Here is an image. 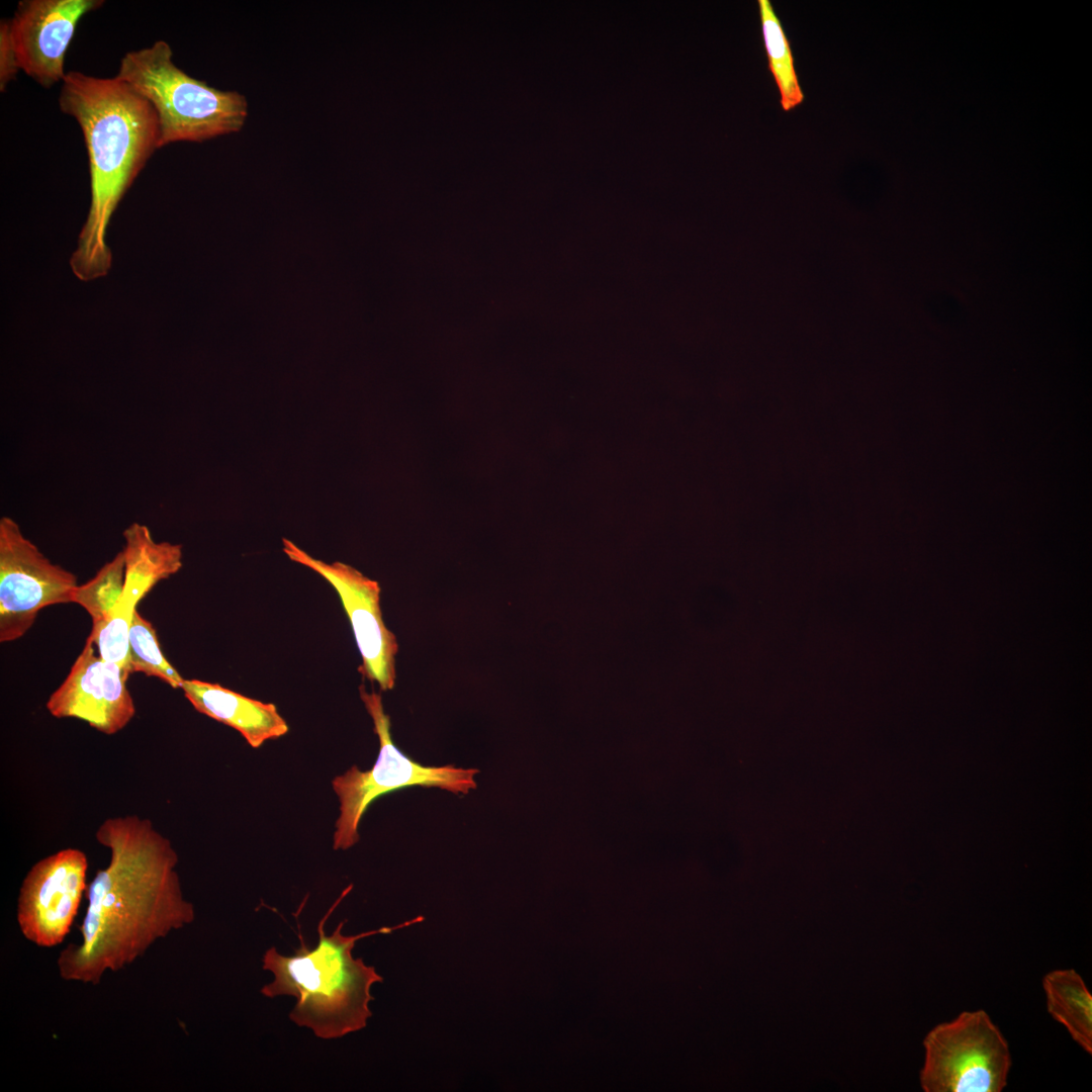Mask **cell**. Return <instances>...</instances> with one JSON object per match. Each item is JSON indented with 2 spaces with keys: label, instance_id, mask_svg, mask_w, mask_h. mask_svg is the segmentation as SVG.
Here are the masks:
<instances>
[{
  "label": "cell",
  "instance_id": "10",
  "mask_svg": "<svg viewBox=\"0 0 1092 1092\" xmlns=\"http://www.w3.org/2000/svg\"><path fill=\"white\" fill-rule=\"evenodd\" d=\"M123 539L121 594L107 621L88 639L96 644L103 659L115 662L130 673L128 632L136 606L155 584L180 570L183 552L180 544L156 541L146 525L135 522L124 530Z\"/></svg>",
  "mask_w": 1092,
  "mask_h": 1092
},
{
  "label": "cell",
  "instance_id": "9",
  "mask_svg": "<svg viewBox=\"0 0 1092 1092\" xmlns=\"http://www.w3.org/2000/svg\"><path fill=\"white\" fill-rule=\"evenodd\" d=\"M88 858L74 847L36 861L20 886L16 919L22 935L39 947L62 943L86 895Z\"/></svg>",
  "mask_w": 1092,
  "mask_h": 1092
},
{
  "label": "cell",
  "instance_id": "15",
  "mask_svg": "<svg viewBox=\"0 0 1092 1092\" xmlns=\"http://www.w3.org/2000/svg\"><path fill=\"white\" fill-rule=\"evenodd\" d=\"M758 8L768 70L778 86L783 110L790 111L804 101L792 49L771 2L758 0Z\"/></svg>",
  "mask_w": 1092,
  "mask_h": 1092
},
{
  "label": "cell",
  "instance_id": "3",
  "mask_svg": "<svg viewBox=\"0 0 1092 1092\" xmlns=\"http://www.w3.org/2000/svg\"><path fill=\"white\" fill-rule=\"evenodd\" d=\"M327 916L317 926L318 942L314 948H309L299 935L300 946L292 956H283L274 946L265 951L263 969L270 971L274 979L262 987L261 993L269 998L295 997L290 1020L311 1029L320 1038L334 1039L366 1026L372 1016L369 1008L373 1000L371 987L383 981L373 967L365 965L361 958L353 957L356 941L410 926L423 921L424 917L357 935L343 934L346 921H342L332 934L327 935L324 930Z\"/></svg>",
  "mask_w": 1092,
  "mask_h": 1092
},
{
  "label": "cell",
  "instance_id": "5",
  "mask_svg": "<svg viewBox=\"0 0 1092 1092\" xmlns=\"http://www.w3.org/2000/svg\"><path fill=\"white\" fill-rule=\"evenodd\" d=\"M360 697L372 718L380 750L369 770L353 765L336 777L332 786L340 800V815L334 832V849H348L359 840V823L370 804L377 798L412 786L436 787L454 794L475 790L478 769L461 768L451 764L424 766L407 757L392 742L389 716L383 709L381 696L359 688Z\"/></svg>",
  "mask_w": 1092,
  "mask_h": 1092
},
{
  "label": "cell",
  "instance_id": "6",
  "mask_svg": "<svg viewBox=\"0 0 1092 1092\" xmlns=\"http://www.w3.org/2000/svg\"><path fill=\"white\" fill-rule=\"evenodd\" d=\"M925 1092H1001L1011 1068L1008 1042L985 1010L964 1011L923 1040Z\"/></svg>",
  "mask_w": 1092,
  "mask_h": 1092
},
{
  "label": "cell",
  "instance_id": "12",
  "mask_svg": "<svg viewBox=\"0 0 1092 1092\" xmlns=\"http://www.w3.org/2000/svg\"><path fill=\"white\" fill-rule=\"evenodd\" d=\"M100 0H24L10 20L18 64L42 87L63 82L65 55L83 15Z\"/></svg>",
  "mask_w": 1092,
  "mask_h": 1092
},
{
  "label": "cell",
  "instance_id": "1",
  "mask_svg": "<svg viewBox=\"0 0 1092 1092\" xmlns=\"http://www.w3.org/2000/svg\"><path fill=\"white\" fill-rule=\"evenodd\" d=\"M95 837L110 851L109 863L88 884L80 941L57 961L62 979L93 985L195 918L176 872L177 852L151 820L107 818Z\"/></svg>",
  "mask_w": 1092,
  "mask_h": 1092
},
{
  "label": "cell",
  "instance_id": "8",
  "mask_svg": "<svg viewBox=\"0 0 1092 1092\" xmlns=\"http://www.w3.org/2000/svg\"><path fill=\"white\" fill-rule=\"evenodd\" d=\"M283 552L290 560L315 571L336 589L362 658L359 672L377 682L381 691L392 690L398 645L382 619L379 583L343 562L327 563L313 558L285 538Z\"/></svg>",
  "mask_w": 1092,
  "mask_h": 1092
},
{
  "label": "cell",
  "instance_id": "16",
  "mask_svg": "<svg viewBox=\"0 0 1092 1092\" xmlns=\"http://www.w3.org/2000/svg\"><path fill=\"white\" fill-rule=\"evenodd\" d=\"M123 580L124 556L123 552L119 551L91 579L76 587L72 603L80 605L90 615V635L96 634L107 621L119 599Z\"/></svg>",
  "mask_w": 1092,
  "mask_h": 1092
},
{
  "label": "cell",
  "instance_id": "7",
  "mask_svg": "<svg viewBox=\"0 0 1092 1092\" xmlns=\"http://www.w3.org/2000/svg\"><path fill=\"white\" fill-rule=\"evenodd\" d=\"M77 576L53 563L10 517L0 519V642L21 638L38 612L72 603Z\"/></svg>",
  "mask_w": 1092,
  "mask_h": 1092
},
{
  "label": "cell",
  "instance_id": "13",
  "mask_svg": "<svg viewBox=\"0 0 1092 1092\" xmlns=\"http://www.w3.org/2000/svg\"><path fill=\"white\" fill-rule=\"evenodd\" d=\"M181 690L196 711L234 728L253 748L289 730L274 704L200 679H184Z\"/></svg>",
  "mask_w": 1092,
  "mask_h": 1092
},
{
  "label": "cell",
  "instance_id": "11",
  "mask_svg": "<svg viewBox=\"0 0 1092 1092\" xmlns=\"http://www.w3.org/2000/svg\"><path fill=\"white\" fill-rule=\"evenodd\" d=\"M86 643L46 707L56 718H77L97 731L112 735L134 717L135 706L126 687L129 672L95 654Z\"/></svg>",
  "mask_w": 1092,
  "mask_h": 1092
},
{
  "label": "cell",
  "instance_id": "17",
  "mask_svg": "<svg viewBox=\"0 0 1092 1092\" xmlns=\"http://www.w3.org/2000/svg\"><path fill=\"white\" fill-rule=\"evenodd\" d=\"M128 668L130 672L156 676L173 689H181L185 679L164 656L156 629L138 610L128 632Z\"/></svg>",
  "mask_w": 1092,
  "mask_h": 1092
},
{
  "label": "cell",
  "instance_id": "18",
  "mask_svg": "<svg viewBox=\"0 0 1092 1092\" xmlns=\"http://www.w3.org/2000/svg\"><path fill=\"white\" fill-rule=\"evenodd\" d=\"M19 69L10 20H2L0 24V89L2 92L8 82L16 77Z\"/></svg>",
  "mask_w": 1092,
  "mask_h": 1092
},
{
  "label": "cell",
  "instance_id": "4",
  "mask_svg": "<svg viewBox=\"0 0 1092 1092\" xmlns=\"http://www.w3.org/2000/svg\"><path fill=\"white\" fill-rule=\"evenodd\" d=\"M172 56L170 46L158 40L149 48L126 53L115 76L153 106L160 148L241 130L248 116L246 97L187 75L174 64Z\"/></svg>",
  "mask_w": 1092,
  "mask_h": 1092
},
{
  "label": "cell",
  "instance_id": "14",
  "mask_svg": "<svg viewBox=\"0 0 1092 1092\" xmlns=\"http://www.w3.org/2000/svg\"><path fill=\"white\" fill-rule=\"evenodd\" d=\"M1046 1010L1072 1039L1092 1054V995L1073 969L1054 970L1042 979Z\"/></svg>",
  "mask_w": 1092,
  "mask_h": 1092
},
{
  "label": "cell",
  "instance_id": "2",
  "mask_svg": "<svg viewBox=\"0 0 1092 1092\" xmlns=\"http://www.w3.org/2000/svg\"><path fill=\"white\" fill-rule=\"evenodd\" d=\"M59 104L79 123L88 154L91 203L70 265L76 277L90 281L111 267L106 230L119 201L160 149L158 119L151 103L117 77L69 72Z\"/></svg>",
  "mask_w": 1092,
  "mask_h": 1092
}]
</instances>
